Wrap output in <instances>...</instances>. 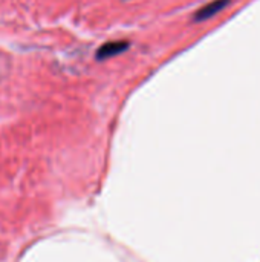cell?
<instances>
[{"mask_svg": "<svg viewBox=\"0 0 260 262\" xmlns=\"http://www.w3.org/2000/svg\"><path fill=\"white\" fill-rule=\"evenodd\" d=\"M231 0H213V2L204 5L202 8H199L194 16H193V22H205L211 17H214L216 14H219L220 11H223Z\"/></svg>", "mask_w": 260, "mask_h": 262, "instance_id": "obj_1", "label": "cell"}, {"mask_svg": "<svg viewBox=\"0 0 260 262\" xmlns=\"http://www.w3.org/2000/svg\"><path fill=\"white\" fill-rule=\"evenodd\" d=\"M130 46V43L127 40H115V42H107L104 43L103 46L98 48L97 51V60L103 62V60H107V59H112L124 51H127V48Z\"/></svg>", "mask_w": 260, "mask_h": 262, "instance_id": "obj_2", "label": "cell"}]
</instances>
